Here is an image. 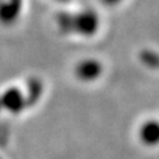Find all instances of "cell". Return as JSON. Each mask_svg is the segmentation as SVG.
Masks as SVG:
<instances>
[{"label":"cell","instance_id":"7","mask_svg":"<svg viewBox=\"0 0 159 159\" xmlns=\"http://www.w3.org/2000/svg\"><path fill=\"white\" fill-rule=\"evenodd\" d=\"M60 1H67V0H60Z\"/></svg>","mask_w":159,"mask_h":159},{"label":"cell","instance_id":"4","mask_svg":"<svg viewBox=\"0 0 159 159\" xmlns=\"http://www.w3.org/2000/svg\"><path fill=\"white\" fill-rule=\"evenodd\" d=\"M139 59L146 67L154 68V70H159V53L153 51H143L139 56Z\"/></svg>","mask_w":159,"mask_h":159},{"label":"cell","instance_id":"2","mask_svg":"<svg viewBox=\"0 0 159 159\" xmlns=\"http://www.w3.org/2000/svg\"><path fill=\"white\" fill-rule=\"evenodd\" d=\"M75 73L84 81H93L102 73V65L97 59H85L77 65Z\"/></svg>","mask_w":159,"mask_h":159},{"label":"cell","instance_id":"1","mask_svg":"<svg viewBox=\"0 0 159 159\" xmlns=\"http://www.w3.org/2000/svg\"><path fill=\"white\" fill-rule=\"evenodd\" d=\"M60 24L65 30H71L83 35H93L99 29V18L96 12L85 11L75 16L64 14L60 17Z\"/></svg>","mask_w":159,"mask_h":159},{"label":"cell","instance_id":"5","mask_svg":"<svg viewBox=\"0 0 159 159\" xmlns=\"http://www.w3.org/2000/svg\"><path fill=\"white\" fill-rule=\"evenodd\" d=\"M4 106L7 107L11 111H19L21 108V100L20 97L18 96V93H8L7 96H5L4 100H2Z\"/></svg>","mask_w":159,"mask_h":159},{"label":"cell","instance_id":"6","mask_svg":"<svg viewBox=\"0 0 159 159\" xmlns=\"http://www.w3.org/2000/svg\"><path fill=\"white\" fill-rule=\"evenodd\" d=\"M100 1L106 6H114L117 4H119L121 0H100Z\"/></svg>","mask_w":159,"mask_h":159},{"label":"cell","instance_id":"3","mask_svg":"<svg viewBox=\"0 0 159 159\" xmlns=\"http://www.w3.org/2000/svg\"><path fill=\"white\" fill-rule=\"evenodd\" d=\"M139 138L145 145L154 146L159 144V121L148 120L139 130Z\"/></svg>","mask_w":159,"mask_h":159},{"label":"cell","instance_id":"8","mask_svg":"<svg viewBox=\"0 0 159 159\" xmlns=\"http://www.w3.org/2000/svg\"><path fill=\"white\" fill-rule=\"evenodd\" d=\"M0 159H1V158H0Z\"/></svg>","mask_w":159,"mask_h":159}]
</instances>
